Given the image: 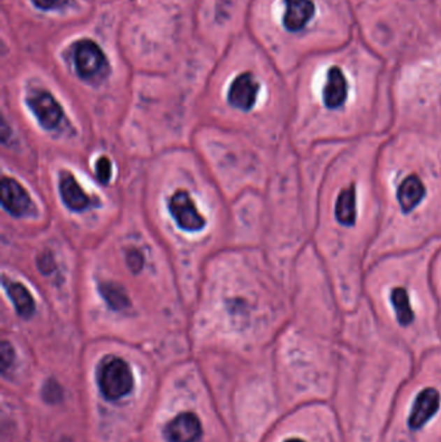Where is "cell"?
<instances>
[{"label": "cell", "mask_w": 441, "mask_h": 442, "mask_svg": "<svg viewBox=\"0 0 441 442\" xmlns=\"http://www.w3.org/2000/svg\"><path fill=\"white\" fill-rule=\"evenodd\" d=\"M168 208L178 226L187 232H198L206 224L187 191H176L168 202Z\"/></svg>", "instance_id": "9"}, {"label": "cell", "mask_w": 441, "mask_h": 442, "mask_svg": "<svg viewBox=\"0 0 441 442\" xmlns=\"http://www.w3.org/2000/svg\"><path fill=\"white\" fill-rule=\"evenodd\" d=\"M100 293L103 295L105 302L112 307L115 311H121L124 309L129 305V299L127 295L123 291L122 287L112 283V282H106L100 286Z\"/></svg>", "instance_id": "17"}, {"label": "cell", "mask_w": 441, "mask_h": 442, "mask_svg": "<svg viewBox=\"0 0 441 442\" xmlns=\"http://www.w3.org/2000/svg\"><path fill=\"white\" fill-rule=\"evenodd\" d=\"M13 358H15L13 348L10 347V344L7 341H3V344H1V369H3V373L7 371V369L13 362Z\"/></svg>", "instance_id": "20"}, {"label": "cell", "mask_w": 441, "mask_h": 442, "mask_svg": "<svg viewBox=\"0 0 441 442\" xmlns=\"http://www.w3.org/2000/svg\"><path fill=\"white\" fill-rule=\"evenodd\" d=\"M3 286L6 288L9 299L12 300L18 314L24 318H29L34 313L35 309L34 299L30 293L22 285L8 281L6 278H3Z\"/></svg>", "instance_id": "16"}, {"label": "cell", "mask_w": 441, "mask_h": 442, "mask_svg": "<svg viewBox=\"0 0 441 442\" xmlns=\"http://www.w3.org/2000/svg\"><path fill=\"white\" fill-rule=\"evenodd\" d=\"M386 136L365 138L342 147L317 197L311 243L329 272L345 312L354 311L363 299L368 258L379 232L375 162Z\"/></svg>", "instance_id": "1"}, {"label": "cell", "mask_w": 441, "mask_h": 442, "mask_svg": "<svg viewBox=\"0 0 441 442\" xmlns=\"http://www.w3.org/2000/svg\"><path fill=\"white\" fill-rule=\"evenodd\" d=\"M127 261H129V265H130L131 269L135 270V272H138V270L143 268V256L136 250H132V251L129 252Z\"/></svg>", "instance_id": "21"}, {"label": "cell", "mask_w": 441, "mask_h": 442, "mask_svg": "<svg viewBox=\"0 0 441 442\" xmlns=\"http://www.w3.org/2000/svg\"><path fill=\"white\" fill-rule=\"evenodd\" d=\"M259 88V83L251 73H243L234 79L233 83L231 84L228 101L234 108H238L243 112H249L256 104Z\"/></svg>", "instance_id": "11"}, {"label": "cell", "mask_w": 441, "mask_h": 442, "mask_svg": "<svg viewBox=\"0 0 441 442\" xmlns=\"http://www.w3.org/2000/svg\"><path fill=\"white\" fill-rule=\"evenodd\" d=\"M315 15V4L312 0H286L284 25L289 31L302 30Z\"/></svg>", "instance_id": "14"}, {"label": "cell", "mask_w": 441, "mask_h": 442, "mask_svg": "<svg viewBox=\"0 0 441 442\" xmlns=\"http://www.w3.org/2000/svg\"><path fill=\"white\" fill-rule=\"evenodd\" d=\"M415 364L410 349L377 320L363 297L354 311L345 312L330 405L346 442H381L398 392Z\"/></svg>", "instance_id": "2"}, {"label": "cell", "mask_w": 441, "mask_h": 442, "mask_svg": "<svg viewBox=\"0 0 441 442\" xmlns=\"http://www.w3.org/2000/svg\"><path fill=\"white\" fill-rule=\"evenodd\" d=\"M375 184L381 224L368 265L441 240L440 133L389 132L377 156Z\"/></svg>", "instance_id": "3"}, {"label": "cell", "mask_w": 441, "mask_h": 442, "mask_svg": "<svg viewBox=\"0 0 441 442\" xmlns=\"http://www.w3.org/2000/svg\"><path fill=\"white\" fill-rule=\"evenodd\" d=\"M298 297L301 325L339 337L345 311L339 303L329 272L312 243L301 252Z\"/></svg>", "instance_id": "6"}, {"label": "cell", "mask_w": 441, "mask_h": 442, "mask_svg": "<svg viewBox=\"0 0 441 442\" xmlns=\"http://www.w3.org/2000/svg\"><path fill=\"white\" fill-rule=\"evenodd\" d=\"M74 60L79 77L86 80H95L96 78L104 75L108 66L106 57L101 48L88 39L77 44Z\"/></svg>", "instance_id": "8"}, {"label": "cell", "mask_w": 441, "mask_h": 442, "mask_svg": "<svg viewBox=\"0 0 441 442\" xmlns=\"http://www.w3.org/2000/svg\"><path fill=\"white\" fill-rule=\"evenodd\" d=\"M27 104L41 126L45 130H55L62 119V109L51 94L45 91L35 92L27 98Z\"/></svg>", "instance_id": "10"}, {"label": "cell", "mask_w": 441, "mask_h": 442, "mask_svg": "<svg viewBox=\"0 0 441 442\" xmlns=\"http://www.w3.org/2000/svg\"><path fill=\"white\" fill-rule=\"evenodd\" d=\"M97 382L105 399L118 401L133 388V375L130 366L118 357H106L99 366Z\"/></svg>", "instance_id": "7"}, {"label": "cell", "mask_w": 441, "mask_h": 442, "mask_svg": "<svg viewBox=\"0 0 441 442\" xmlns=\"http://www.w3.org/2000/svg\"><path fill=\"white\" fill-rule=\"evenodd\" d=\"M60 193L64 203L73 211H83L91 203L88 196L79 186L78 182L68 172L61 175Z\"/></svg>", "instance_id": "15"}, {"label": "cell", "mask_w": 441, "mask_h": 442, "mask_svg": "<svg viewBox=\"0 0 441 442\" xmlns=\"http://www.w3.org/2000/svg\"><path fill=\"white\" fill-rule=\"evenodd\" d=\"M381 442H441V347L417 361L398 392Z\"/></svg>", "instance_id": "5"}, {"label": "cell", "mask_w": 441, "mask_h": 442, "mask_svg": "<svg viewBox=\"0 0 441 442\" xmlns=\"http://www.w3.org/2000/svg\"><path fill=\"white\" fill-rule=\"evenodd\" d=\"M164 434L167 442H196L201 437L202 427L197 415L182 413L168 422Z\"/></svg>", "instance_id": "12"}, {"label": "cell", "mask_w": 441, "mask_h": 442, "mask_svg": "<svg viewBox=\"0 0 441 442\" xmlns=\"http://www.w3.org/2000/svg\"><path fill=\"white\" fill-rule=\"evenodd\" d=\"M441 240L378 258L365 270L363 297L382 325L418 361L441 347L439 308L431 267Z\"/></svg>", "instance_id": "4"}, {"label": "cell", "mask_w": 441, "mask_h": 442, "mask_svg": "<svg viewBox=\"0 0 441 442\" xmlns=\"http://www.w3.org/2000/svg\"><path fill=\"white\" fill-rule=\"evenodd\" d=\"M96 175L99 177V180L101 182H109L110 175H112V165L109 162V159L106 156H101L97 163H96Z\"/></svg>", "instance_id": "19"}, {"label": "cell", "mask_w": 441, "mask_h": 442, "mask_svg": "<svg viewBox=\"0 0 441 442\" xmlns=\"http://www.w3.org/2000/svg\"><path fill=\"white\" fill-rule=\"evenodd\" d=\"M33 3H34L35 7L48 10V9L60 7L62 4V0H33Z\"/></svg>", "instance_id": "22"}, {"label": "cell", "mask_w": 441, "mask_h": 442, "mask_svg": "<svg viewBox=\"0 0 441 442\" xmlns=\"http://www.w3.org/2000/svg\"><path fill=\"white\" fill-rule=\"evenodd\" d=\"M1 203L13 216H22L30 209L27 191L16 180L9 177H4L1 182Z\"/></svg>", "instance_id": "13"}, {"label": "cell", "mask_w": 441, "mask_h": 442, "mask_svg": "<svg viewBox=\"0 0 441 442\" xmlns=\"http://www.w3.org/2000/svg\"><path fill=\"white\" fill-rule=\"evenodd\" d=\"M431 277H433V290H435L438 308H439V323H440L441 334V244L433 256Z\"/></svg>", "instance_id": "18"}]
</instances>
